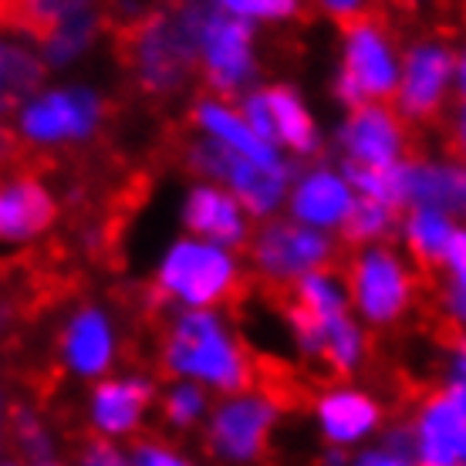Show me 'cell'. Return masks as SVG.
Listing matches in <instances>:
<instances>
[{
	"label": "cell",
	"instance_id": "obj_1",
	"mask_svg": "<svg viewBox=\"0 0 466 466\" xmlns=\"http://www.w3.org/2000/svg\"><path fill=\"white\" fill-rule=\"evenodd\" d=\"M217 0H176L173 7L122 27L118 51L128 75L152 98H169L193 78L203 24Z\"/></svg>",
	"mask_w": 466,
	"mask_h": 466
},
{
	"label": "cell",
	"instance_id": "obj_2",
	"mask_svg": "<svg viewBox=\"0 0 466 466\" xmlns=\"http://www.w3.org/2000/svg\"><path fill=\"white\" fill-rule=\"evenodd\" d=\"M163 365L166 372L189 375L223 392H244L254 382V361L210 311H187L166 328Z\"/></svg>",
	"mask_w": 466,
	"mask_h": 466
},
{
	"label": "cell",
	"instance_id": "obj_3",
	"mask_svg": "<svg viewBox=\"0 0 466 466\" xmlns=\"http://www.w3.org/2000/svg\"><path fill=\"white\" fill-rule=\"evenodd\" d=\"M240 291H244V280H240L237 260L220 244H207V240H179L166 254L156 278L159 298L187 304L193 311L230 301Z\"/></svg>",
	"mask_w": 466,
	"mask_h": 466
},
{
	"label": "cell",
	"instance_id": "obj_4",
	"mask_svg": "<svg viewBox=\"0 0 466 466\" xmlns=\"http://www.w3.org/2000/svg\"><path fill=\"white\" fill-rule=\"evenodd\" d=\"M102 112L106 106L98 102V95L85 92V88L45 92L24 102L21 116H17V132L11 136L17 139L21 156H35L51 146L92 139L102 126Z\"/></svg>",
	"mask_w": 466,
	"mask_h": 466
},
{
	"label": "cell",
	"instance_id": "obj_5",
	"mask_svg": "<svg viewBox=\"0 0 466 466\" xmlns=\"http://www.w3.org/2000/svg\"><path fill=\"white\" fill-rule=\"evenodd\" d=\"M402 68L392 51V37L375 17H351L345 21V65L339 75V95L351 108L369 102H382L399 92Z\"/></svg>",
	"mask_w": 466,
	"mask_h": 466
},
{
	"label": "cell",
	"instance_id": "obj_6",
	"mask_svg": "<svg viewBox=\"0 0 466 466\" xmlns=\"http://www.w3.org/2000/svg\"><path fill=\"white\" fill-rule=\"evenodd\" d=\"M250 254H254V268L268 284V291L280 294L308 274L328 270V264L335 260V244L315 227H304L298 220H270L254 237Z\"/></svg>",
	"mask_w": 466,
	"mask_h": 466
},
{
	"label": "cell",
	"instance_id": "obj_7",
	"mask_svg": "<svg viewBox=\"0 0 466 466\" xmlns=\"http://www.w3.org/2000/svg\"><path fill=\"white\" fill-rule=\"evenodd\" d=\"M349 291L365 321L392 325L409 311L416 280L392 250L365 247L349 264Z\"/></svg>",
	"mask_w": 466,
	"mask_h": 466
},
{
	"label": "cell",
	"instance_id": "obj_8",
	"mask_svg": "<svg viewBox=\"0 0 466 466\" xmlns=\"http://www.w3.org/2000/svg\"><path fill=\"white\" fill-rule=\"evenodd\" d=\"M199 65H203L207 82L220 95L240 92L247 78L254 75V35H250V24L223 14L220 7H213V14L203 24V37H199Z\"/></svg>",
	"mask_w": 466,
	"mask_h": 466
},
{
	"label": "cell",
	"instance_id": "obj_9",
	"mask_svg": "<svg viewBox=\"0 0 466 466\" xmlns=\"http://www.w3.org/2000/svg\"><path fill=\"white\" fill-rule=\"evenodd\" d=\"M278 416V399L260 392V396H237L230 402H223L213 412L210 422V446L213 453H220L223 460H257L264 453L268 432Z\"/></svg>",
	"mask_w": 466,
	"mask_h": 466
},
{
	"label": "cell",
	"instance_id": "obj_10",
	"mask_svg": "<svg viewBox=\"0 0 466 466\" xmlns=\"http://www.w3.org/2000/svg\"><path fill=\"white\" fill-rule=\"evenodd\" d=\"M453 75V51L443 41H420L409 51L399 78V112L406 118L426 122L443 108L446 88Z\"/></svg>",
	"mask_w": 466,
	"mask_h": 466
},
{
	"label": "cell",
	"instance_id": "obj_11",
	"mask_svg": "<svg viewBox=\"0 0 466 466\" xmlns=\"http://www.w3.org/2000/svg\"><path fill=\"white\" fill-rule=\"evenodd\" d=\"M341 149L349 163L365 169H392L402 163L406 152V128L396 118L392 108L369 102L351 112V118L341 128Z\"/></svg>",
	"mask_w": 466,
	"mask_h": 466
},
{
	"label": "cell",
	"instance_id": "obj_12",
	"mask_svg": "<svg viewBox=\"0 0 466 466\" xmlns=\"http://www.w3.org/2000/svg\"><path fill=\"white\" fill-rule=\"evenodd\" d=\"M244 116L270 146L284 142L288 149L301 152V156L315 152V122H311L308 108L301 106V98L291 88L278 85V88H264V92L250 95L244 106Z\"/></svg>",
	"mask_w": 466,
	"mask_h": 466
},
{
	"label": "cell",
	"instance_id": "obj_13",
	"mask_svg": "<svg viewBox=\"0 0 466 466\" xmlns=\"http://www.w3.org/2000/svg\"><path fill=\"white\" fill-rule=\"evenodd\" d=\"M55 199L35 169H17V179H7L0 193V233L4 240H35L55 223Z\"/></svg>",
	"mask_w": 466,
	"mask_h": 466
},
{
	"label": "cell",
	"instance_id": "obj_14",
	"mask_svg": "<svg viewBox=\"0 0 466 466\" xmlns=\"http://www.w3.org/2000/svg\"><path fill=\"white\" fill-rule=\"evenodd\" d=\"M416 460L420 466L466 463V412L450 396L430 399L416 422Z\"/></svg>",
	"mask_w": 466,
	"mask_h": 466
},
{
	"label": "cell",
	"instance_id": "obj_15",
	"mask_svg": "<svg viewBox=\"0 0 466 466\" xmlns=\"http://www.w3.org/2000/svg\"><path fill=\"white\" fill-rule=\"evenodd\" d=\"M345 176L331 173V169H315L308 173L294 187L291 193V213L294 220L315 230H331V227H345L355 213V193Z\"/></svg>",
	"mask_w": 466,
	"mask_h": 466
},
{
	"label": "cell",
	"instance_id": "obj_16",
	"mask_svg": "<svg viewBox=\"0 0 466 466\" xmlns=\"http://www.w3.org/2000/svg\"><path fill=\"white\" fill-rule=\"evenodd\" d=\"M61 355L75 375H102L116 359V335L102 308L75 311L61 335Z\"/></svg>",
	"mask_w": 466,
	"mask_h": 466
},
{
	"label": "cell",
	"instance_id": "obj_17",
	"mask_svg": "<svg viewBox=\"0 0 466 466\" xmlns=\"http://www.w3.org/2000/svg\"><path fill=\"white\" fill-rule=\"evenodd\" d=\"M183 220L197 237H207L220 247L240 244L247 237L244 203L213 183H199L197 189H189Z\"/></svg>",
	"mask_w": 466,
	"mask_h": 466
},
{
	"label": "cell",
	"instance_id": "obj_18",
	"mask_svg": "<svg viewBox=\"0 0 466 466\" xmlns=\"http://www.w3.org/2000/svg\"><path fill=\"white\" fill-rule=\"evenodd\" d=\"M193 118H197V126L203 128L210 139H217L220 146L237 152V156H244V159H250V163H257V166H268V169H284L278 149L247 122V116L227 108L223 102L203 98V102H197V108H193Z\"/></svg>",
	"mask_w": 466,
	"mask_h": 466
},
{
	"label": "cell",
	"instance_id": "obj_19",
	"mask_svg": "<svg viewBox=\"0 0 466 466\" xmlns=\"http://www.w3.org/2000/svg\"><path fill=\"white\" fill-rule=\"evenodd\" d=\"M152 399V385L146 379H112L92 392V422L102 432H132Z\"/></svg>",
	"mask_w": 466,
	"mask_h": 466
},
{
	"label": "cell",
	"instance_id": "obj_20",
	"mask_svg": "<svg viewBox=\"0 0 466 466\" xmlns=\"http://www.w3.org/2000/svg\"><path fill=\"white\" fill-rule=\"evenodd\" d=\"M318 422L331 443H355L379 426V406L365 392L335 389L318 399Z\"/></svg>",
	"mask_w": 466,
	"mask_h": 466
},
{
	"label": "cell",
	"instance_id": "obj_21",
	"mask_svg": "<svg viewBox=\"0 0 466 466\" xmlns=\"http://www.w3.org/2000/svg\"><path fill=\"white\" fill-rule=\"evenodd\" d=\"M288 179H291V169H268V166H257L244 156H230V166L223 173V183L233 187V197L244 203L254 217H268V213L278 210L280 197L288 189Z\"/></svg>",
	"mask_w": 466,
	"mask_h": 466
},
{
	"label": "cell",
	"instance_id": "obj_22",
	"mask_svg": "<svg viewBox=\"0 0 466 466\" xmlns=\"http://www.w3.org/2000/svg\"><path fill=\"white\" fill-rule=\"evenodd\" d=\"M453 233H456V227L450 223L446 210H436V207H416V210H412V217H409V223H406V240L422 270L443 268L446 257H450Z\"/></svg>",
	"mask_w": 466,
	"mask_h": 466
},
{
	"label": "cell",
	"instance_id": "obj_23",
	"mask_svg": "<svg viewBox=\"0 0 466 466\" xmlns=\"http://www.w3.org/2000/svg\"><path fill=\"white\" fill-rule=\"evenodd\" d=\"M95 0H4V21L24 35L41 37L71 14L92 11Z\"/></svg>",
	"mask_w": 466,
	"mask_h": 466
},
{
	"label": "cell",
	"instance_id": "obj_24",
	"mask_svg": "<svg viewBox=\"0 0 466 466\" xmlns=\"http://www.w3.org/2000/svg\"><path fill=\"white\" fill-rule=\"evenodd\" d=\"M98 24H102V17H98L95 7L82 14H71V17H65L61 24H55V27L37 41V45L45 47V61L58 68V65H68L71 58H78L85 47L92 45Z\"/></svg>",
	"mask_w": 466,
	"mask_h": 466
},
{
	"label": "cell",
	"instance_id": "obj_25",
	"mask_svg": "<svg viewBox=\"0 0 466 466\" xmlns=\"http://www.w3.org/2000/svg\"><path fill=\"white\" fill-rule=\"evenodd\" d=\"M41 71H45V58H37L35 51L21 45L4 47V102L7 108L24 106L35 95Z\"/></svg>",
	"mask_w": 466,
	"mask_h": 466
},
{
	"label": "cell",
	"instance_id": "obj_26",
	"mask_svg": "<svg viewBox=\"0 0 466 466\" xmlns=\"http://www.w3.org/2000/svg\"><path fill=\"white\" fill-rule=\"evenodd\" d=\"M396 220V207H389L382 199H372V197H361L355 203V213H351V220L345 223V237H349L351 244H361V240H379L389 227Z\"/></svg>",
	"mask_w": 466,
	"mask_h": 466
},
{
	"label": "cell",
	"instance_id": "obj_27",
	"mask_svg": "<svg viewBox=\"0 0 466 466\" xmlns=\"http://www.w3.org/2000/svg\"><path fill=\"white\" fill-rule=\"evenodd\" d=\"M217 7L240 21H288L298 14V0H217Z\"/></svg>",
	"mask_w": 466,
	"mask_h": 466
},
{
	"label": "cell",
	"instance_id": "obj_28",
	"mask_svg": "<svg viewBox=\"0 0 466 466\" xmlns=\"http://www.w3.org/2000/svg\"><path fill=\"white\" fill-rule=\"evenodd\" d=\"M203 406L207 399L199 392L197 385H176L173 392L166 396V416L176 422V426H189L203 416Z\"/></svg>",
	"mask_w": 466,
	"mask_h": 466
},
{
	"label": "cell",
	"instance_id": "obj_29",
	"mask_svg": "<svg viewBox=\"0 0 466 466\" xmlns=\"http://www.w3.org/2000/svg\"><path fill=\"white\" fill-rule=\"evenodd\" d=\"M136 466H189L187 460H179L159 443H139L136 446Z\"/></svg>",
	"mask_w": 466,
	"mask_h": 466
},
{
	"label": "cell",
	"instance_id": "obj_30",
	"mask_svg": "<svg viewBox=\"0 0 466 466\" xmlns=\"http://www.w3.org/2000/svg\"><path fill=\"white\" fill-rule=\"evenodd\" d=\"M446 268H450V274H453V288H463V291H466V230L453 233V244H450Z\"/></svg>",
	"mask_w": 466,
	"mask_h": 466
},
{
	"label": "cell",
	"instance_id": "obj_31",
	"mask_svg": "<svg viewBox=\"0 0 466 466\" xmlns=\"http://www.w3.org/2000/svg\"><path fill=\"white\" fill-rule=\"evenodd\" d=\"M82 466H126V460H122L118 450H112L108 443H88Z\"/></svg>",
	"mask_w": 466,
	"mask_h": 466
},
{
	"label": "cell",
	"instance_id": "obj_32",
	"mask_svg": "<svg viewBox=\"0 0 466 466\" xmlns=\"http://www.w3.org/2000/svg\"><path fill=\"white\" fill-rule=\"evenodd\" d=\"M355 466H412V463L399 450H379V453H365Z\"/></svg>",
	"mask_w": 466,
	"mask_h": 466
},
{
	"label": "cell",
	"instance_id": "obj_33",
	"mask_svg": "<svg viewBox=\"0 0 466 466\" xmlns=\"http://www.w3.org/2000/svg\"><path fill=\"white\" fill-rule=\"evenodd\" d=\"M361 4H365V0H321V7H325V11H331L335 17H341V21L359 17Z\"/></svg>",
	"mask_w": 466,
	"mask_h": 466
},
{
	"label": "cell",
	"instance_id": "obj_34",
	"mask_svg": "<svg viewBox=\"0 0 466 466\" xmlns=\"http://www.w3.org/2000/svg\"><path fill=\"white\" fill-rule=\"evenodd\" d=\"M446 396L453 399L456 406L466 412V375H456L453 382H450V389H446Z\"/></svg>",
	"mask_w": 466,
	"mask_h": 466
},
{
	"label": "cell",
	"instance_id": "obj_35",
	"mask_svg": "<svg viewBox=\"0 0 466 466\" xmlns=\"http://www.w3.org/2000/svg\"><path fill=\"white\" fill-rule=\"evenodd\" d=\"M453 142H456V149H460V156H466V106H463V112H460V118H456Z\"/></svg>",
	"mask_w": 466,
	"mask_h": 466
},
{
	"label": "cell",
	"instance_id": "obj_36",
	"mask_svg": "<svg viewBox=\"0 0 466 466\" xmlns=\"http://www.w3.org/2000/svg\"><path fill=\"white\" fill-rule=\"evenodd\" d=\"M460 85H463V92H466V58H463V65H460Z\"/></svg>",
	"mask_w": 466,
	"mask_h": 466
},
{
	"label": "cell",
	"instance_id": "obj_37",
	"mask_svg": "<svg viewBox=\"0 0 466 466\" xmlns=\"http://www.w3.org/2000/svg\"><path fill=\"white\" fill-rule=\"evenodd\" d=\"M41 466H51V463H41Z\"/></svg>",
	"mask_w": 466,
	"mask_h": 466
},
{
	"label": "cell",
	"instance_id": "obj_38",
	"mask_svg": "<svg viewBox=\"0 0 466 466\" xmlns=\"http://www.w3.org/2000/svg\"><path fill=\"white\" fill-rule=\"evenodd\" d=\"M7 466H11V463H7Z\"/></svg>",
	"mask_w": 466,
	"mask_h": 466
}]
</instances>
